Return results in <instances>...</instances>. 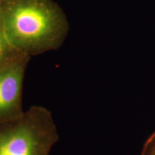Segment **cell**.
<instances>
[{"label":"cell","instance_id":"6da1fadb","mask_svg":"<svg viewBox=\"0 0 155 155\" xmlns=\"http://www.w3.org/2000/svg\"><path fill=\"white\" fill-rule=\"evenodd\" d=\"M0 16L12 47L28 56L55 48L66 30L65 17L51 0H1Z\"/></svg>","mask_w":155,"mask_h":155},{"label":"cell","instance_id":"7a4b0ae2","mask_svg":"<svg viewBox=\"0 0 155 155\" xmlns=\"http://www.w3.org/2000/svg\"><path fill=\"white\" fill-rule=\"evenodd\" d=\"M58 140L53 116L44 106H31L18 119L0 123V155H50Z\"/></svg>","mask_w":155,"mask_h":155},{"label":"cell","instance_id":"3957f363","mask_svg":"<svg viewBox=\"0 0 155 155\" xmlns=\"http://www.w3.org/2000/svg\"><path fill=\"white\" fill-rule=\"evenodd\" d=\"M28 56L21 55L0 67V123L12 121L25 113L22 85Z\"/></svg>","mask_w":155,"mask_h":155},{"label":"cell","instance_id":"277c9868","mask_svg":"<svg viewBox=\"0 0 155 155\" xmlns=\"http://www.w3.org/2000/svg\"><path fill=\"white\" fill-rule=\"evenodd\" d=\"M21 55L23 54L16 51L7 40L0 16V67L10 63Z\"/></svg>","mask_w":155,"mask_h":155},{"label":"cell","instance_id":"5b68a950","mask_svg":"<svg viewBox=\"0 0 155 155\" xmlns=\"http://www.w3.org/2000/svg\"><path fill=\"white\" fill-rule=\"evenodd\" d=\"M141 155H155V131L145 141Z\"/></svg>","mask_w":155,"mask_h":155},{"label":"cell","instance_id":"8992f818","mask_svg":"<svg viewBox=\"0 0 155 155\" xmlns=\"http://www.w3.org/2000/svg\"><path fill=\"white\" fill-rule=\"evenodd\" d=\"M0 1H1V0H0Z\"/></svg>","mask_w":155,"mask_h":155}]
</instances>
